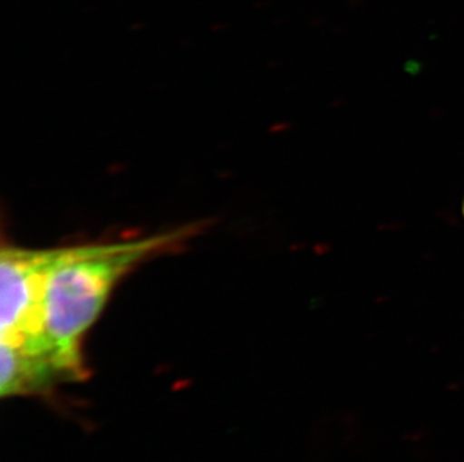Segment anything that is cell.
Segmentation results:
<instances>
[{
	"label": "cell",
	"mask_w": 464,
	"mask_h": 462,
	"mask_svg": "<svg viewBox=\"0 0 464 462\" xmlns=\"http://www.w3.org/2000/svg\"><path fill=\"white\" fill-rule=\"evenodd\" d=\"M463 217H464V201H463Z\"/></svg>",
	"instance_id": "obj_2"
},
{
	"label": "cell",
	"mask_w": 464,
	"mask_h": 462,
	"mask_svg": "<svg viewBox=\"0 0 464 462\" xmlns=\"http://www.w3.org/2000/svg\"><path fill=\"white\" fill-rule=\"evenodd\" d=\"M202 228V223H193L127 242L62 248L41 302L45 349L62 381L83 379L82 341L118 284L141 263L175 251Z\"/></svg>",
	"instance_id": "obj_1"
}]
</instances>
